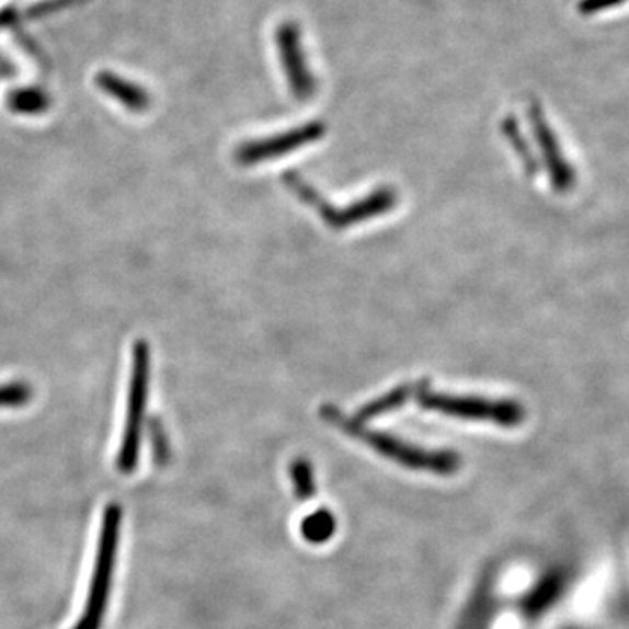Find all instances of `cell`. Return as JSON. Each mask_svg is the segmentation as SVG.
Wrapping results in <instances>:
<instances>
[{"label": "cell", "instance_id": "1", "mask_svg": "<svg viewBox=\"0 0 629 629\" xmlns=\"http://www.w3.org/2000/svg\"><path fill=\"white\" fill-rule=\"evenodd\" d=\"M320 413H322L325 422L336 425L354 439L366 443L381 457L396 461L399 466L441 476H451L460 469L461 460L455 451H431V449L419 448L414 444L388 436L385 432L364 427V423L357 422L355 419H346L345 414L332 405H325Z\"/></svg>", "mask_w": 629, "mask_h": 629}, {"label": "cell", "instance_id": "2", "mask_svg": "<svg viewBox=\"0 0 629 629\" xmlns=\"http://www.w3.org/2000/svg\"><path fill=\"white\" fill-rule=\"evenodd\" d=\"M119 534H122V508L117 505H108L105 508L102 531H100L99 551H96L95 569H93L90 593H88V604L73 629H100L104 621L114 569H116Z\"/></svg>", "mask_w": 629, "mask_h": 629}, {"label": "cell", "instance_id": "3", "mask_svg": "<svg viewBox=\"0 0 629 629\" xmlns=\"http://www.w3.org/2000/svg\"><path fill=\"white\" fill-rule=\"evenodd\" d=\"M419 401L425 410L449 414L470 422L495 423L499 427L513 428L525 422L526 411L519 402L511 399L487 397L446 396L432 392L427 381L419 385Z\"/></svg>", "mask_w": 629, "mask_h": 629}, {"label": "cell", "instance_id": "4", "mask_svg": "<svg viewBox=\"0 0 629 629\" xmlns=\"http://www.w3.org/2000/svg\"><path fill=\"white\" fill-rule=\"evenodd\" d=\"M147 385H149V348L144 341H138L134 350V373H131V384H129L125 436H123L122 451L117 457V467L122 472H131L137 467L140 439H142L144 413H146Z\"/></svg>", "mask_w": 629, "mask_h": 629}, {"label": "cell", "instance_id": "5", "mask_svg": "<svg viewBox=\"0 0 629 629\" xmlns=\"http://www.w3.org/2000/svg\"><path fill=\"white\" fill-rule=\"evenodd\" d=\"M397 205V193L392 187H379L346 207H332L322 196L314 199L311 207L317 208L325 225L332 229H346L373 217L384 216Z\"/></svg>", "mask_w": 629, "mask_h": 629}, {"label": "cell", "instance_id": "6", "mask_svg": "<svg viewBox=\"0 0 629 629\" xmlns=\"http://www.w3.org/2000/svg\"><path fill=\"white\" fill-rule=\"evenodd\" d=\"M323 135H325V126L322 123H308L301 128L289 129V131L275 135V137L243 144L237 149V161L242 164H255L276 160V158L289 155V152L301 149L308 144L317 142Z\"/></svg>", "mask_w": 629, "mask_h": 629}, {"label": "cell", "instance_id": "7", "mask_svg": "<svg viewBox=\"0 0 629 629\" xmlns=\"http://www.w3.org/2000/svg\"><path fill=\"white\" fill-rule=\"evenodd\" d=\"M569 572L561 569L548 570L539 581L517 602V610L526 621H539L551 610L569 590Z\"/></svg>", "mask_w": 629, "mask_h": 629}, {"label": "cell", "instance_id": "8", "mask_svg": "<svg viewBox=\"0 0 629 629\" xmlns=\"http://www.w3.org/2000/svg\"><path fill=\"white\" fill-rule=\"evenodd\" d=\"M534 126L540 151H542L544 163H546V170H548L549 179H551V186L558 193H567L575 186V170L563 158L557 138L551 134V129L544 123L537 111H534Z\"/></svg>", "mask_w": 629, "mask_h": 629}, {"label": "cell", "instance_id": "9", "mask_svg": "<svg viewBox=\"0 0 629 629\" xmlns=\"http://www.w3.org/2000/svg\"><path fill=\"white\" fill-rule=\"evenodd\" d=\"M499 599L495 596V573L484 575L478 584V590L469 599L466 610L461 614L455 629H492Z\"/></svg>", "mask_w": 629, "mask_h": 629}, {"label": "cell", "instance_id": "10", "mask_svg": "<svg viewBox=\"0 0 629 629\" xmlns=\"http://www.w3.org/2000/svg\"><path fill=\"white\" fill-rule=\"evenodd\" d=\"M419 385H416V387H413V385H401V387L393 388V390L379 397L376 401L364 405L363 410L358 411L355 420L364 423L367 422V420H373L375 416H379V414L399 410L404 402L410 401L414 393H419Z\"/></svg>", "mask_w": 629, "mask_h": 629}, {"label": "cell", "instance_id": "11", "mask_svg": "<svg viewBox=\"0 0 629 629\" xmlns=\"http://www.w3.org/2000/svg\"><path fill=\"white\" fill-rule=\"evenodd\" d=\"M338 530L336 516L328 508H317L301 522L302 539L311 546L329 542Z\"/></svg>", "mask_w": 629, "mask_h": 629}, {"label": "cell", "instance_id": "12", "mask_svg": "<svg viewBox=\"0 0 629 629\" xmlns=\"http://www.w3.org/2000/svg\"><path fill=\"white\" fill-rule=\"evenodd\" d=\"M290 481H293L294 495L301 502L311 501L317 495L313 467L307 458H296L289 467Z\"/></svg>", "mask_w": 629, "mask_h": 629}, {"label": "cell", "instance_id": "13", "mask_svg": "<svg viewBox=\"0 0 629 629\" xmlns=\"http://www.w3.org/2000/svg\"><path fill=\"white\" fill-rule=\"evenodd\" d=\"M508 138H511V144H513L514 149H516L517 155L522 158L523 164H525V170L530 178H535L537 172H539V163L535 160L534 155H531L530 147L526 146L525 138L522 134L514 128V125H507L505 128Z\"/></svg>", "mask_w": 629, "mask_h": 629}, {"label": "cell", "instance_id": "14", "mask_svg": "<svg viewBox=\"0 0 629 629\" xmlns=\"http://www.w3.org/2000/svg\"><path fill=\"white\" fill-rule=\"evenodd\" d=\"M31 399V390L25 385H5L0 387V408H14Z\"/></svg>", "mask_w": 629, "mask_h": 629}, {"label": "cell", "instance_id": "15", "mask_svg": "<svg viewBox=\"0 0 629 629\" xmlns=\"http://www.w3.org/2000/svg\"><path fill=\"white\" fill-rule=\"evenodd\" d=\"M152 428V444H155V457L156 461L163 466L170 458V444L169 437L164 434L163 425L160 422H155L151 425Z\"/></svg>", "mask_w": 629, "mask_h": 629}]
</instances>
